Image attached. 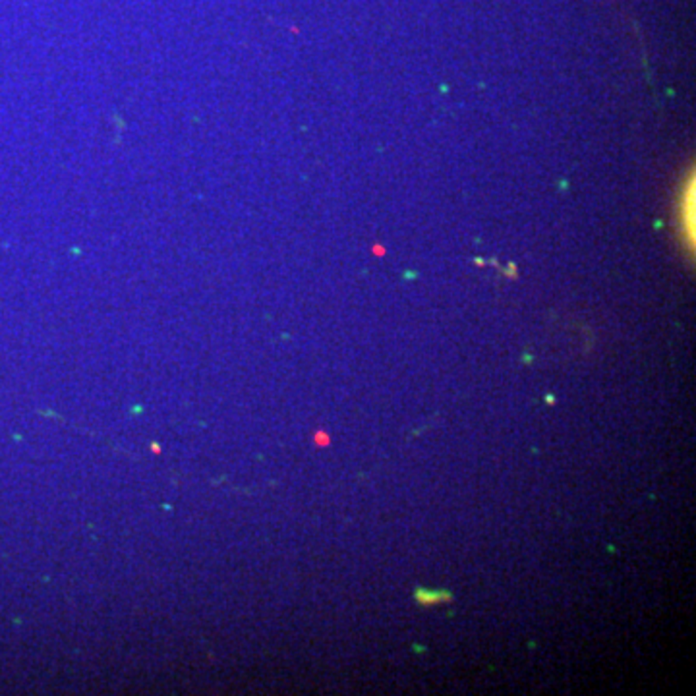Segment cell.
<instances>
[{
    "label": "cell",
    "instance_id": "cell-1",
    "mask_svg": "<svg viewBox=\"0 0 696 696\" xmlns=\"http://www.w3.org/2000/svg\"><path fill=\"white\" fill-rule=\"evenodd\" d=\"M414 598L418 603L422 605H435V603H443V601H451V594L449 592H441V590H420L414 592Z\"/></svg>",
    "mask_w": 696,
    "mask_h": 696
}]
</instances>
